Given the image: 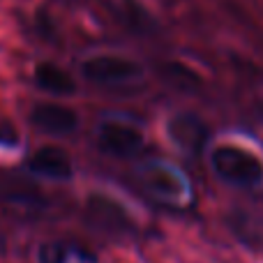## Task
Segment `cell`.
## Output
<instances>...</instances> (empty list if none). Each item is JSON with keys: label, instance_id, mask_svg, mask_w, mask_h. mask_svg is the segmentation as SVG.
<instances>
[{"label": "cell", "instance_id": "1", "mask_svg": "<svg viewBox=\"0 0 263 263\" xmlns=\"http://www.w3.org/2000/svg\"><path fill=\"white\" fill-rule=\"evenodd\" d=\"M210 166L219 180L238 190H259L263 185V159L242 145L224 143L213 148Z\"/></svg>", "mask_w": 263, "mask_h": 263}, {"label": "cell", "instance_id": "3", "mask_svg": "<svg viewBox=\"0 0 263 263\" xmlns=\"http://www.w3.org/2000/svg\"><path fill=\"white\" fill-rule=\"evenodd\" d=\"M81 74L95 86H125L141 79L143 69L136 60L116 53H97L81 63Z\"/></svg>", "mask_w": 263, "mask_h": 263}, {"label": "cell", "instance_id": "11", "mask_svg": "<svg viewBox=\"0 0 263 263\" xmlns=\"http://www.w3.org/2000/svg\"><path fill=\"white\" fill-rule=\"evenodd\" d=\"M9 143H14V134L5 127H0V145H9Z\"/></svg>", "mask_w": 263, "mask_h": 263}, {"label": "cell", "instance_id": "6", "mask_svg": "<svg viewBox=\"0 0 263 263\" xmlns=\"http://www.w3.org/2000/svg\"><path fill=\"white\" fill-rule=\"evenodd\" d=\"M30 120L37 129L53 136H67L79 129V114L65 104L42 102L30 111Z\"/></svg>", "mask_w": 263, "mask_h": 263}, {"label": "cell", "instance_id": "10", "mask_svg": "<svg viewBox=\"0 0 263 263\" xmlns=\"http://www.w3.org/2000/svg\"><path fill=\"white\" fill-rule=\"evenodd\" d=\"M35 83L40 90L51 92V95H72L74 92V79L55 63H40L35 67Z\"/></svg>", "mask_w": 263, "mask_h": 263}, {"label": "cell", "instance_id": "5", "mask_svg": "<svg viewBox=\"0 0 263 263\" xmlns=\"http://www.w3.org/2000/svg\"><path fill=\"white\" fill-rule=\"evenodd\" d=\"M86 215L95 227H100L102 231H129L132 229V217L125 210V205H120L116 199L104 194H92L86 201Z\"/></svg>", "mask_w": 263, "mask_h": 263}, {"label": "cell", "instance_id": "8", "mask_svg": "<svg viewBox=\"0 0 263 263\" xmlns=\"http://www.w3.org/2000/svg\"><path fill=\"white\" fill-rule=\"evenodd\" d=\"M168 134L180 150L196 153L205 141V125L196 116H176L168 123Z\"/></svg>", "mask_w": 263, "mask_h": 263}, {"label": "cell", "instance_id": "4", "mask_svg": "<svg viewBox=\"0 0 263 263\" xmlns=\"http://www.w3.org/2000/svg\"><path fill=\"white\" fill-rule=\"evenodd\" d=\"M97 145L111 157H134L143 150L145 136L141 127L127 120H104L97 129Z\"/></svg>", "mask_w": 263, "mask_h": 263}, {"label": "cell", "instance_id": "7", "mask_svg": "<svg viewBox=\"0 0 263 263\" xmlns=\"http://www.w3.org/2000/svg\"><path fill=\"white\" fill-rule=\"evenodd\" d=\"M28 168L35 176L49 178V180H69L72 178V159L63 148L55 145H42L28 157Z\"/></svg>", "mask_w": 263, "mask_h": 263}, {"label": "cell", "instance_id": "9", "mask_svg": "<svg viewBox=\"0 0 263 263\" xmlns=\"http://www.w3.org/2000/svg\"><path fill=\"white\" fill-rule=\"evenodd\" d=\"M40 263H97V256L74 242H44L37 254Z\"/></svg>", "mask_w": 263, "mask_h": 263}, {"label": "cell", "instance_id": "2", "mask_svg": "<svg viewBox=\"0 0 263 263\" xmlns=\"http://www.w3.org/2000/svg\"><path fill=\"white\" fill-rule=\"evenodd\" d=\"M139 180L150 196L162 203L182 205L192 199L190 180L182 176L180 168L166 162H150L139 171Z\"/></svg>", "mask_w": 263, "mask_h": 263}]
</instances>
